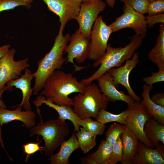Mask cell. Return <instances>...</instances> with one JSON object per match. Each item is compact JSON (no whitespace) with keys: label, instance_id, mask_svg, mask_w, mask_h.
<instances>
[{"label":"cell","instance_id":"18","mask_svg":"<svg viewBox=\"0 0 164 164\" xmlns=\"http://www.w3.org/2000/svg\"><path fill=\"white\" fill-rule=\"evenodd\" d=\"M33 103L36 107L37 113L39 116L41 115L39 107L43 104H45L48 107L55 110L58 113L60 117L65 120L70 121L73 125L75 132L79 131L80 126V122L81 119L75 113L71 107L56 104L47 100L44 96L40 95H39L34 101Z\"/></svg>","mask_w":164,"mask_h":164},{"label":"cell","instance_id":"5","mask_svg":"<svg viewBox=\"0 0 164 164\" xmlns=\"http://www.w3.org/2000/svg\"><path fill=\"white\" fill-rule=\"evenodd\" d=\"M69 132L66 120L59 117L57 119L39 123L30 129L31 136L37 135L43 137L44 145L42 151L44 152L45 156L48 157L51 156L64 141Z\"/></svg>","mask_w":164,"mask_h":164},{"label":"cell","instance_id":"44","mask_svg":"<svg viewBox=\"0 0 164 164\" xmlns=\"http://www.w3.org/2000/svg\"><path fill=\"white\" fill-rule=\"evenodd\" d=\"M82 1H86V0H81Z\"/></svg>","mask_w":164,"mask_h":164},{"label":"cell","instance_id":"22","mask_svg":"<svg viewBox=\"0 0 164 164\" xmlns=\"http://www.w3.org/2000/svg\"><path fill=\"white\" fill-rule=\"evenodd\" d=\"M159 34L155 46L148 55L149 59L155 64L159 70H164V24L159 25Z\"/></svg>","mask_w":164,"mask_h":164},{"label":"cell","instance_id":"37","mask_svg":"<svg viewBox=\"0 0 164 164\" xmlns=\"http://www.w3.org/2000/svg\"><path fill=\"white\" fill-rule=\"evenodd\" d=\"M82 163L87 164H98L97 162L91 156V154L81 158Z\"/></svg>","mask_w":164,"mask_h":164},{"label":"cell","instance_id":"17","mask_svg":"<svg viewBox=\"0 0 164 164\" xmlns=\"http://www.w3.org/2000/svg\"><path fill=\"white\" fill-rule=\"evenodd\" d=\"M97 80L98 82V86L101 92L108 97L110 101L115 102L117 101H121L128 105L135 101L129 95L117 89L112 77L108 72L101 75Z\"/></svg>","mask_w":164,"mask_h":164},{"label":"cell","instance_id":"25","mask_svg":"<svg viewBox=\"0 0 164 164\" xmlns=\"http://www.w3.org/2000/svg\"><path fill=\"white\" fill-rule=\"evenodd\" d=\"M129 113L128 108L117 114L111 113L105 110L101 109L96 119L104 124L110 122H116L126 125L127 124V119Z\"/></svg>","mask_w":164,"mask_h":164},{"label":"cell","instance_id":"4","mask_svg":"<svg viewBox=\"0 0 164 164\" xmlns=\"http://www.w3.org/2000/svg\"><path fill=\"white\" fill-rule=\"evenodd\" d=\"M73 109L81 119L96 118L101 109L105 110L110 101L95 84L85 85L84 92L79 93L73 98Z\"/></svg>","mask_w":164,"mask_h":164},{"label":"cell","instance_id":"10","mask_svg":"<svg viewBox=\"0 0 164 164\" xmlns=\"http://www.w3.org/2000/svg\"><path fill=\"white\" fill-rule=\"evenodd\" d=\"M15 50L12 48L9 52L0 59V97L2 98L3 89L6 83L19 77L22 71L30 67L29 59L15 61Z\"/></svg>","mask_w":164,"mask_h":164},{"label":"cell","instance_id":"21","mask_svg":"<svg viewBox=\"0 0 164 164\" xmlns=\"http://www.w3.org/2000/svg\"><path fill=\"white\" fill-rule=\"evenodd\" d=\"M152 86L144 84L142 87L141 95L142 99L140 103L144 105L148 113L160 124L164 125V107L153 102L149 96Z\"/></svg>","mask_w":164,"mask_h":164},{"label":"cell","instance_id":"38","mask_svg":"<svg viewBox=\"0 0 164 164\" xmlns=\"http://www.w3.org/2000/svg\"><path fill=\"white\" fill-rule=\"evenodd\" d=\"M10 46L9 45H6L0 47V59L9 52Z\"/></svg>","mask_w":164,"mask_h":164},{"label":"cell","instance_id":"13","mask_svg":"<svg viewBox=\"0 0 164 164\" xmlns=\"http://www.w3.org/2000/svg\"><path fill=\"white\" fill-rule=\"evenodd\" d=\"M139 54L135 52L131 59L126 61L124 65L117 68H112L108 71L112 77L113 82L116 87L119 84L124 86L129 95L135 101L139 102H140L142 98L134 92L131 87L129 81V76L132 70L139 63Z\"/></svg>","mask_w":164,"mask_h":164},{"label":"cell","instance_id":"29","mask_svg":"<svg viewBox=\"0 0 164 164\" xmlns=\"http://www.w3.org/2000/svg\"><path fill=\"white\" fill-rule=\"evenodd\" d=\"M122 145L121 136L112 145L111 155L105 164H115L122 160Z\"/></svg>","mask_w":164,"mask_h":164},{"label":"cell","instance_id":"16","mask_svg":"<svg viewBox=\"0 0 164 164\" xmlns=\"http://www.w3.org/2000/svg\"><path fill=\"white\" fill-rule=\"evenodd\" d=\"M164 144L159 143L156 148H150L139 142L138 151L131 164H164Z\"/></svg>","mask_w":164,"mask_h":164},{"label":"cell","instance_id":"43","mask_svg":"<svg viewBox=\"0 0 164 164\" xmlns=\"http://www.w3.org/2000/svg\"><path fill=\"white\" fill-rule=\"evenodd\" d=\"M150 2L153 1L157 0H149Z\"/></svg>","mask_w":164,"mask_h":164},{"label":"cell","instance_id":"2","mask_svg":"<svg viewBox=\"0 0 164 164\" xmlns=\"http://www.w3.org/2000/svg\"><path fill=\"white\" fill-rule=\"evenodd\" d=\"M63 32L59 29L51 49L37 62V69L33 73L34 84L32 94L34 95L38 94L48 78L55 71L60 70L67 60L63 55L70 36L69 34L64 36Z\"/></svg>","mask_w":164,"mask_h":164},{"label":"cell","instance_id":"1","mask_svg":"<svg viewBox=\"0 0 164 164\" xmlns=\"http://www.w3.org/2000/svg\"><path fill=\"white\" fill-rule=\"evenodd\" d=\"M85 87V85L78 81L72 73H66L58 70L48 78L39 95L56 104L72 107L73 99L69 95L74 93H83Z\"/></svg>","mask_w":164,"mask_h":164},{"label":"cell","instance_id":"14","mask_svg":"<svg viewBox=\"0 0 164 164\" xmlns=\"http://www.w3.org/2000/svg\"><path fill=\"white\" fill-rule=\"evenodd\" d=\"M25 73L23 74H21L20 77L12 80L8 82L4 89L5 91H11L13 87L20 89L22 94V99L21 103L12 108L21 106L25 110H31L32 108L29 102V99L32 94L33 89L31 87V82L34 78L33 73L28 68L25 69Z\"/></svg>","mask_w":164,"mask_h":164},{"label":"cell","instance_id":"7","mask_svg":"<svg viewBox=\"0 0 164 164\" xmlns=\"http://www.w3.org/2000/svg\"><path fill=\"white\" fill-rule=\"evenodd\" d=\"M106 4L102 0H87L82 1L75 19L78 29L86 38L90 39L92 26L99 14L106 9Z\"/></svg>","mask_w":164,"mask_h":164},{"label":"cell","instance_id":"11","mask_svg":"<svg viewBox=\"0 0 164 164\" xmlns=\"http://www.w3.org/2000/svg\"><path fill=\"white\" fill-rule=\"evenodd\" d=\"M89 40L84 36L78 29L70 36V43L67 45L64 53L67 54L66 63H72L75 71H80L86 67L77 66L73 60L75 59L77 63L81 64L88 58L90 49Z\"/></svg>","mask_w":164,"mask_h":164},{"label":"cell","instance_id":"23","mask_svg":"<svg viewBox=\"0 0 164 164\" xmlns=\"http://www.w3.org/2000/svg\"><path fill=\"white\" fill-rule=\"evenodd\" d=\"M145 134L154 147L161 142L164 144V125L151 118L145 123L144 128Z\"/></svg>","mask_w":164,"mask_h":164},{"label":"cell","instance_id":"28","mask_svg":"<svg viewBox=\"0 0 164 164\" xmlns=\"http://www.w3.org/2000/svg\"><path fill=\"white\" fill-rule=\"evenodd\" d=\"M125 125L114 123L110 126L105 133L106 140L112 146L121 136Z\"/></svg>","mask_w":164,"mask_h":164},{"label":"cell","instance_id":"19","mask_svg":"<svg viewBox=\"0 0 164 164\" xmlns=\"http://www.w3.org/2000/svg\"><path fill=\"white\" fill-rule=\"evenodd\" d=\"M122 145L123 156L121 161L122 164H131L136 155L138 149L139 142L135 133L127 125L121 135Z\"/></svg>","mask_w":164,"mask_h":164},{"label":"cell","instance_id":"30","mask_svg":"<svg viewBox=\"0 0 164 164\" xmlns=\"http://www.w3.org/2000/svg\"><path fill=\"white\" fill-rule=\"evenodd\" d=\"M137 12L144 14L147 13L150 2L149 0H120Z\"/></svg>","mask_w":164,"mask_h":164},{"label":"cell","instance_id":"33","mask_svg":"<svg viewBox=\"0 0 164 164\" xmlns=\"http://www.w3.org/2000/svg\"><path fill=\"white\" fill-rule=\"evenodd\" d=\"M151 76L144 78L143 80L145 84L152 86L155 83L164 81V70H159L156 72L152 73Z\"/></svg>","mask_w":164,"mask_h":164},{"label":"cell","instance_id":"12","mask_svg":"<svg viewBox=\"0 0 164 164\" xmlns=\"http://www.w3.org/2000/svg\"><path fill=\"white\" fill-rule=\"evenodd\" d=\"M48 9L58 16L60 29L63 31L66 23L75 19L79 12L81 0H42Z\"/></svg>","mask_w":164,"mask_h":164},{"label":"cell","instance_id":"15","mask_svg":"<svg viewBox=\"0 0 164 164\" xmlns=\"http://www.w3.org/2000/svg\"><path fill=\"white\" fill-rule=\"evenodd\" d=\"M13 110L0 107V135L1 128L3 124H7L14 120H18L22 122L27 128H30L36 125V115L31 110L22 111L21 106H17Z\"/></svg>","mask_w":164,"mask_h":164},{"label":"cell","instance_id":"32","mask_svg":"<svg viewBox=\"0 0 164 164\" xmlns=\"http://www.w3.org/2000/svg\"><path fill=\"white\" fill-rule=\"evenodd\" d=\"M25 5L22 0H0V13Z\"/></svg>","mask_w":164,"mask_h":164},{"label":"cell","instance_id":"20","mask_svg":"<svg viewBox=\"0 0 164 164\" xmlns=\"http://www.w3.org/2000/svg\"><path fill=\"white\" fill-rule=\"evenodd\" d=\"M75 132L70 138L64 141L60 145L59 151L50 157L48 161L50 164H69V159L75 150L79 148Z\"/></svg>","mask_w":164,"mask_h":164},{"label":"cell","instance_id":"34","mask_svg":"<svg viewBox=\"0 0 164 164\" xmlns=\"http://www.w3.org/2000/svg\"><path fill=\"white\" fill-rule=\"evenodd\" d=\"M38 143H29L25 144L23 145V148L24 153L27 154L26 159L31 155L32 154L42 150L43 147L40 146Z\"/></svg>","mask_w":164,"mask_h":164},{"label":"cell","instance_id":"39","mask_svg":"<svg viewBox=\"0 0 164 164\" xmlns=\"http://www.w3.org/2000/svg\"><path fill=\"white\" fill-rule=\"evenodd\" d=\"M106 4L111 8L114 6L116 0H105Z\"/></svg>","mask_w":164,"mask_h":164},{"label":"cell","instance_id":"9","mask_svg":"<svg viewBox=\"0 0 164 164\" xmlns=\"http://www.w3.org/2000/svg\"><path fill=\"white\" fill-rule=\"evenodd\" d=\"M122 9L123 14L109 25L112 32L129 28L133 29L136 35H145L147 26L144 14L126 4L124 5Z\"/></svg>","mask_w":164,"mask_h":164},{"label":"cell","instance_id":"35","mask_svg":"<svg viewBox=\"0 0 164 164\" xmlns=\"http://www.w3.org/2000/svg\"><path fill=\"white\" fill-rule=\"evenodd\" d=\"M147 27H151L158 23H164V14L160 13L145 16Z\"/></svg>","mask_w":164,"mask_h":164},{"label":"cell","instance_id":"31","mask_svg":"<svg viewBox=\"0 0 164 164\" xmlns=\"http://www.w3.org/2000/svg\"><path fill=\"white\" fill-rule=\"evenodd\" d=\"M164 12V0L150 2L148 10V15H152Z\"/></svg>","mask_w":164,"mask_h":164},{"label":"cell","instance_id":"8","mask_svg":"<svg viewBox=\"0 0 164 164\" xmlns=\"http://www.w3.org/2000/svg\"><path fill=\"white\" fill-rule=\"evenodd\" d=\"M128 105L129 113L127 119V125L140 142L148 148H153L154 146L147 138L144 131L145 123L152 117L147 112L145 107L140 102L134 101Z\"/></svg>","mask_w":164,"mask_h":164},{"label":"cell","instance_id":"3","mask_svg":"<svg viewBox=\"0 0 164 164\" xmlns=\"http://www.w3.org/2000/svg\"><path fill=\"white\" fill-rule=\"evenodd\" d=\"M146 35L132 36L130 42L124 47L115 48L108 44L107 51L102 58L98 69L91 76L80 81L86 85L91 84L111 69L119 67L125 61L131 59L142 44Z\"/></svg>","mask_w":164,"mask_h":164},{"label":"cell","instance_id":"6","mask_svg":"<svg viewBox=\"0 0 164 164\" xmlns=\"http://www.w3.org/2000/svg\"><path fill=\"white\" fill-rule=\"evenodd\" d=\"M113 33L110 26L103 21L102 16H98L91 31L90 49L88 58L95 61L93 66H99L100 62L106 53L108 43Z\"/></svg>","mask_w":164,"mask_h":164},{"label":"cell","instance_id":"42","mask_svg":"<svg viewBox=\"0 0 164 164\" xmlns=\"http://www.w3.org/2000/svg\"><path fill=\"white\" fill-rule=\"evenodd\" d=\"M0 144L2 147L5 150L3 143V141L2 138L1 136L0 135Z\"/></svg>","mask_w":164,"mask_h":164},{"label":"cell","instance_id":"41","mask_svg":"<svg viewBox=\"0 0 164 164\" xmlns=\"http://www.w3.org/2000/svg\"><path fill=\"white\" fill-rule=\"evenodd\" d=\"M0 107L4 108H6V106L2 101L0 97Z\"/></svg>","mask_w":164,"mask_h":164},{"label":"cell","instance_id":"40","mask_svg":"<svg viewBox=\"0 0 164 164\" xmlns=\"http://www.w3.org/2000/svg\"><path fill=\"white\" fill-rule=\"evenodd\" d=\"M25 5V6L28 9L31 7V3L33 0H22Z\"/></svg>","mask_w":164,"mask_h":164},{"label":"cell","instance_id":"36","mask_svg":"<svg viewBox=\"0 0 164 164\" xmlns=\"http://www.w3.org/2000/svg\"><path fill=\"white\" fill-rule=\"evenodd\" d=\"M151 99L156 104L164 107V92L154 94Z\"/></svg>","mask_w":164,"mask_h":164},{"label":"cell","instance_id":"27","mask_svg":"<svg viewBox=\"0 0 164 164\" xmlns=\"http://www.w3.org/2000/svg\"><path fill=\"white\" fill-rule=\"evenodd\" d=\"M80 124L90 132L97 135H103L105 128V124L97 120L94 121L91 118L81 119Z\"/></svg>","mask_w":164,"mask_h":164},{"label":"cell","instance_id":"24","mask_svg":"<svg viewBox=\"0 0 164 164\" xmlns=\"http://www.w3.org/2000/svg\"><path fill=\"white\" fill-rule=\"evenodd\" d=\"M79 148L84 153L89 152L96 145L97 135L91 133L83 127L76 133Z\"/></svg>","mask_w":164,"mask_h":164},{"label":"cell","instance_id":"26","mask_svg":"<svg viewBox=\"0 0 164 164\" xmlns=\"http://www.w3.org/2000/svg\"><path fill=\"white\" fill-rule=\"evenodd\" d=\"M112 149V146L106 140H102L97 149L91 155L98 164H105L111 155Z\"/></svg>","mask_w":164,"mask_h":164}]
</instances>
